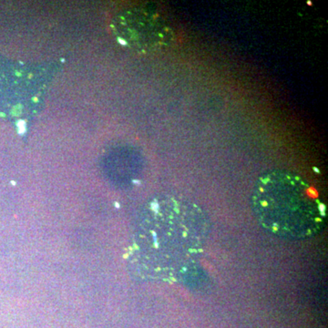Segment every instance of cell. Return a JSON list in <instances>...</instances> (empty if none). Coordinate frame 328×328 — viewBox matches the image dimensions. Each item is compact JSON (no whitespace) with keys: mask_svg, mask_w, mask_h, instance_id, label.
Here are the masks:
<instances>
[{"mask_svg":"<svg viewBox=\"0 0 328 328\" xmlns=\"http://www.w3.org/2000/svg\"><path fill=\"white\" fill-rule=\"evenodd\" d=\"M211 225L195 202L175 195L148 200L134 223L128 264L135 277L170 282L195 265L206 245Z\"/></svg>","mask_w":328,"mask_h":328,"instance_id":"obj_1","label":"cell"},{"mask_svg":"<svg viewBox=\"0 0 328 328\" xmlns=\"http://www.w3.org/2000/svg\"><path fill=\"white\" fill-rule=\"evenodd\" d=\"M252 207L262 228L286 240L316 236L327 223V208L314 189L289 170L262 174L253 190Z\"/></svg>","mask_w":328,"mask_h":328,"instance_id":"obj_2","label":"cell"},{"mask_svg":"<svg viewBox=\"0 0 328 328\" xmlns=\"http://www.w3.org/2000/svg\"><path fill=\"white\" fill-rule=\"evenodd\" d=\"M110 28L118 41L140 54H153L170 47L173 31L160 13L148 6H132L117 13Z\"/></svg>","mask_w":328,"mask_h":328,"instance_id":"obj_3","label":"cell"}]
</instances>
